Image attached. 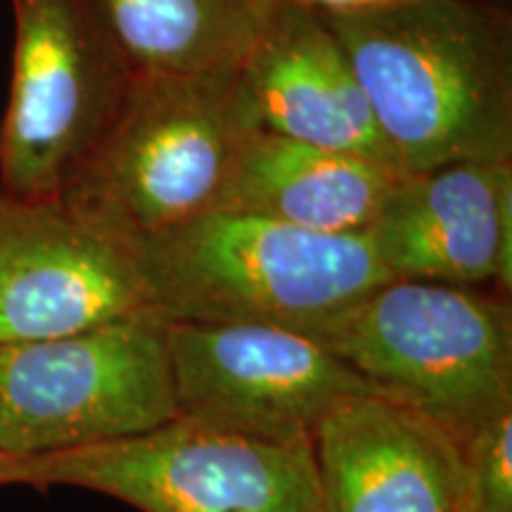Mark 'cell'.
<instances>
[{"mask_svg": "<svg viewBox=\"0 0 512 512\" xmlns=\"http://www.w3.org/2000/svg\"><path fill=\"white\" fill-rule=\"evenodd\" d=\"M320 17L408 174L512 162L508 12L484 0H401Z\"/></svg>", "mask_w": 512, "mask_h": 512, "instance_id": "cell-1", "label": "cell"}, {"mask_svg": "<svg viewBox=\"0 0 512 512\" xmlns=\"http://www.w3.org/2000/svg\"><path fill=\"white\" fill-rule=\"evenodd\" d=\"M128 254L147 304L166 320L278 325L313 337L392 278L366 235L221 209L138 240Z\"/></svg>", "mask_w": 512, "mask_h": 512, "instance_id": "cell-2", "label": "cell"}, {"mask_svg": "<svg viewBox=\"0 0 512 512\" xmlns=\"http://www.w3.org/2000/svg\"><path fill=\"white\" fill-rule=\"evenodd\" d=\"M259 131L240 69L136 74L119 117L57 200L128 249L214 211Z\"/></svg>", "mask_w": 512, "mask_h": 512, "instance_id": "cell-3", "label": "cell"}, {"mask_svg": "<svg viewBox=\"0 0 512 512\" xmlns=\"http://www.w3.org/2000/svg\"><path fill=\"white\" fill-rule=\"evenodd\" d=\"M375 394L470 439L512 411L510 294L389 278L318 335Z\"/></svg>", "mask_w": 512, "mask_h": 512, "instance_id": "cell-4", "label": "cell"}, {"mask_svg": "<svg viewBox=\"0 0 512 512\" xmlns=\"http://www.w3.org/2000/svg\"><path fill=\"white\" fill-rule=\"evenodd\" d=\"M178 415L155 311L0 347V453L34 458L131 439Z\"/></svg>", "mask_w": 512, "mask_h": 512, "instance_id": "cell-5", "label": "cell"}, {"mask_svg": "<svg viewBox=\"0 0 512 512\" xmlns=\"http://www.w3.org/2000/svg\"><path fill=\"white\" fill-rule=\"evenodd\" d=\"M12 10L0 190L57 200L119 117L136 72L91 0H12Z\"/></svg>", "mask_w": 512, "mask_h": 512, "instance_id": "cell-6", "label": "cell"}, {"mask_svg": "<svg viewBox=\"0 0 512 512\" xmlns=\"http://www.w3.org/2000/svg\"><path fill=\"white\" fill-rule=\"evenodd\" d=\"M12 484L79 486L140 512H313L311 444H271L176 415L110 444L12 458Z\"/></svg>", "mask_w": 512, "mask_h": 512, "instance_id": "cell-7", "label": "cell"}, {"mask_svg": "<svg viewBox=\"0 0 512 512\" xmlns=\"http://www.w3.org/2000/svg\"><path fill=\"white\" fill-rule=\"evenodd\" d=\"M178 415L271 444H311L325 415L373 392L306 332L166 320Z\"/></svg>", "mask_w": 512, "mask_h": 512, "instance_id": "cell-8", "label": "cell"}, {"mask_svg": "<svg viewBox=\"0 0 512 512\" xmlns=\"http://www.w3.org/2000/svg\"><path fill=\"white\" fill-rule=\"evenodd\" d=\"M152 311L133 256L62 200L0 190V347Z\"/></svg>", "mask_w": 512, "mask_h": 512, "instance_id": "cell-9", "label": "cell"}, {"mask_svg": "<svg viewBox=\"0 0 512 512\" xmlns=\"http://www.w3.org/2000/svg\"><path fill=\"white\" fill-rule=\"evenodd\" d=\"M311 451L325 512H470L467 439L382 394L339 403Z\"/></svg>", "mask_w": 512, "mask_h": 512, "instance_id": "cell-10", "label": "cell"}, {"mask_svg": "<svg viewBox=\"0 0 512 512\" xmlns=\"http://www.w3.org/2000/svg\"><path fill=\"white\" fill-rule=\"evenodd\" d=\"M392 278L512 290V162L403 174L366 233Z\"/></svg>", "mask_w": 512, "mask_h": 512, "instance_id": "cell-11", "label": "cell"}, {"mask_svg": "<svg viewBox=\"0 0 512 512\" xmlns=\"http://www.w3.org/2000/svg\"><path fill=\"white\" fill-rule=\"evenodd\" d=\"M240 76L264 131L408 174L320 12L273 0Z\"/></svg>", "mask_w": 512, "mask_h": 512, "instance_id": "cell-12", "label": "cell"}, {"mask_svg": "<svg viewBox=\"0 0 512 512\" xmlns=\"http://www.w3.org/2000/svg\"><path fill=\"white\" fill-rule=\"evenodd\" d=\"M401 176L261 128L240 152L216 209L311 233L366 235Z\"/></svg>", "mask_w": 512, "mask_h": 512, "instance_id": "cell-13", "label": "cell"}, {"mask_svg": "<svg viewBox=\"0 0 512 512\" xmlns=\"http://www.w3.org/2000/svg\"><path fill=\"white\" fill-rule=\"evenodd\" d=\"M273 0H91L136 74L238 72Z\"/></svg>", "mask_w": 512, "mask_h": 512, "instance_id": "cell-14", "label": "cell"}, {"mask_svg": "<svg viewBox=\"0 0 512 512\" xmlns=\"http://www.w3.org/2000/svg\"><path fill=\"white\" fill-rule=\"evenodd\" d=\"M470 512H512V411L467 439Z\"/></svg>", "mask_w": 512, "mask_h": 512, "instance_id": "cell-15", "label": "cell"}, {"mask_svg": "<svg viewBox=\"0 0 512 512\" xmlns=\"http://www.w3.org/2000/svg\"><path fill=\"white\" fill-rule=\"evenodd\" d=\"M290 3L304 5V8L318 12H354L368 8H382V5L401 3V0H290Z\"/></svg>", "mask_w": 512, "mask_h": 512, "instance_id": "cell-16", "label": "cell"}, {"mask_svg": "<svg viewBox=\"0 0 512 512\" xmlns=\"http://www.w3.org/2000/svg\"><path fill=\"white\" fill-rule=\"evenodd\" d=\"M12 467H15V460L0 453V484H12Z\"/></svg>", "mask_w": 512, "mask_h": 512, "instance_id": "cell-17", "label": "cell"}, {"mask_svg": "<svg viewBox=\"0 0 512 512\" xmlns=\"http://www.w3.org/2000/svg\"><path fill=\"white\" fill-rule=\"evenodd\" d=\"M313 512H325V510H323V508H318V510H313Z\"/></svg>", "mask_w": 512, "mask_h": 512, "instance_id": "cell-18", "label": "cell"}]
</instances>
